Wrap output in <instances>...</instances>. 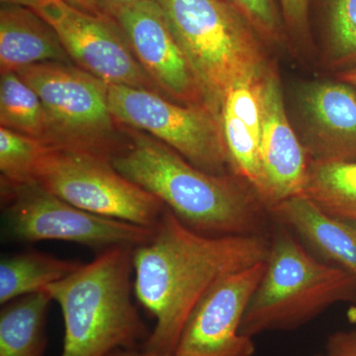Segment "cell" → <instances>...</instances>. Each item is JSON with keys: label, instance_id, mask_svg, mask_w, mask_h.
<instances>
[{"label": "cell", "instance_id": "cell-11", "mask_svg": "<svg viewBox=\"0 0 356 356\" xmlns=\"http://www.w3.org/2000/svg\"><path fill=\"white\" fill-rule=\"evenodd\" d=\"M105 9L161 95L181 104L211 109L198 77L156 0Z\"/></svg>", "mask_w": 356, "mask_h": 356}, {"label": "cell", "instance_id": "cell-26", "mask_svg": "<svg viewBox=\"0 0 356 356\" xmlns=\"http://www.w3.org/2000/svg\"><path fill=\"white\" fill-rule=\"evenodd\" d=\"M324 356H356V331H339L329 337Z\"/></svg>", "mask_w": 356, "mask_h": 356}, {"label": "cell", "instance_id": "cell-2", "mask_svg": "<svg viewBox=\"0 0 356 356\" xmlns=\"http://www.w3.org/2000/svg\"><path fill=\"white\" fill-rule=\"evenodd\" d=\"M123 128L127 140L112 165L187 227L207 236H269L270 212L243 178L204 172L152 136Z\"/></svg>", "mask_w": 356, "mask_h": 356}, {"label": "cell", "instance_id": "cell-25", "mask_svg": "<svg viewBox=\"0 0 356 356\" xmlns=\"http://www.w3.org/2000/svg\"><path fill=\"white\" fill-rule=\"evenodd\" d=\"M285 25L300 38H307L310 0H280Z\"/></svg>", "mask_w": 356, "mask_h": 356}, {"label": "cell", "instance_id": "cell-3", "mask_svg": "<svg viewBox=\"0 0 356 356\" xmlns=\"http://www.w3.org/2000/svg\"><path fill=\"white\" fill-rule=\"evenodd\" d=\"M133 252L109 248L46 288L64 318L60 356H107L147 341L151 332L132 300Z\"/></svg>", "mask_w": 356, "mask_h": 356}, {"label": "cell", "instance_id": "cell-24", "mask_svg": "<svg viewBox=\"0 0 356 356\" xmlns=\"http://www.w3.org/2000/svg\"><path fill=\"white\" fill-rule=\"evenodd\" d=\"M254 28L262 41L280 44L285 39V23L274 0H225Z\"/></svg>", "mask_w": 356, "mask_h": 356}, {"label": "cell", "instance_id": "cell-20", "mask_svg": "<svg viewBox=\"0 0 356 356\" xmlns=\"http://www.w3.org/2000/svg\"><path fill=\"white\" fill-rule=\"evenodd\" d=\"M303 195L321 210L356 222V161H313Z\"/></svg>", "mask_w": 356, "mask_h": 356}, {"label": "cell", "instance_id": "cell-18", "mask_svg": "<svg viewBox=\"0 0 356 356\" xmlns=\"http://www.w3.org/2000/svg\"><path fill=\"white\" fill-rule=\"evenodd\" d=\"M51 300L46 289L8 302L0 311V356H44L47 314Z\"/></svg>", "mask_w": 356, "mask_h": 356}, {"label": "cell", "instance_id": "cell-14", "mask_svg": "<svg viewBox=\"0 0 356 356\" xmlns=\"http://www.w3.org/2000/svg\"><path fill=\"white\" fill-rule=\"evenodd\" d=\"M304 144L313 161H356V90L332 81L307 83L299 92Z\"/></svg>", "mask_w": 356, "mask_h": 356}, {"label": "cell", "instance_id": "cell-21", "mask_svg": "<svg viewBox=\"0 0 356 356\" xmlns=\"http://www.w3.org/2000/svg\"><path fill=\"white\" fill-rule=\"evenodd\" d=\"M0 125L41 140L47 146L48 125L43 104L34 89L16 72H1Z\"/></svg>", "mask_w": 356, "mask_h": 356}, {"label": "cell", "instance_id": "cell-27", "mask_svg": "<svg viewBox=\"0 0 356 356\" xmlns=\"http://www.w3.org/2000/svg\"><path fill=\"white\" fill-rule=\"evenodd\" d=\"M63 1L70 4V6L76 7L79 10L93 14V15H108L102 0H63Z\"/></svg>", "mask_w": 356, "mask_h": 356}, {"label": "cell", "instance_id": "cell-17", "mask_svg": "<svg viewBox=\"0 0 356 356\" xmlns=\"http://www.w3.org/2000/svg\"><path fill=\"white\" fill-rule=\"evenodd\" d=\"M47 62L72 64L57 33L31 9L2 4L0 8V70L17 72Z\"/></svg>", "mask_w": 356, "mask_h": 356}, {"label": "cell", "instance_id": "cell-29", "mask_svg": "<svg viewBox=\"0 0 356 356\" xmlns=\"http://www.w3.org/2000/svg\"><path fill=\"white\" fill-rule=\"evenodd\" d=\"M107 356H177V355H159V353H151V351L142 350L138 351L136 350H119L110 353Z\"/></svg>", "mask_w": 356, "mask_h": 356}, {"label": "cell", "instance_id": "cell-16", "mask_svg": "<svg viewBox=\"0 0 356 356\" xmlns=\"http://www.w3.org/2000/svg\"><path fill=\"white\" fill-rule=\"evenodd\" d=\"M270 215L323 261L356 277V222L327 214L304 195L275 206Z\"/></svg>", "mask_w": 356, "mask_h": 356}, {"label": "cell", "instance_id": "cell-8", "mask_svg": "<svg viewBox=\"0 0 356 356\" xmlns=\"http://www.w3.org/2000/svg\"><path fill=\"white\" fill-rule=\"evenodd\" d=\"M33 182L86 212L149 229L166 208L122 175L111 161L93 154L49 147Z\"/></svg>", "mask_w": 356, "mask_h": 356}, {"label": "cell", "instance_id": "cell-22", "mask_svg": "<svg viewBox=\"0 0 356 356\" xmlns=\"http://www.w3.org/2000/svg\"><path fill=\"white\" fill-rule=\"evenodd\" d=\"M49 147L41 140L0 127V172L2 181L30 184Z\"/></svg>", "mask_w": 356, "mask_h": 356}, {"label": "cell", "instance_id": "cell-23", "mask_svg": "<svg viewBox=\"0 0 356 356\" xmlns=\"http://www.w3.org/2000/svg\"><path fill=\"white\" fill-rule=\"evenodd\" d=\"M330 56L337 65L356 64V0H327Z\"/></svg>", "mask_w": 356, "mask_h": 356}, {"label": "cell", "instance_id": "cell-1", "mask_svg": "<svg viewBox=\"0 0 356 356\" xmlns=\"http://www.w3.org/2000/svg\"><path fill=\"white\" fill-rule=\"evenodd\" d=\"M269 236L204 235L168 208L153 235L134 248V294L156 318L143 346L173 355L187 320L211 288L229 274L266 261Z\"/></svg>", "mask_w": 356, "mask_h": 356}, {"label": "cell", "instance_id": "cell-15", "mask_svg": "<svg viewBox=\"0 0 356 356\" xmlns=\"http://www.w3.org/2000/svg\"><path fill=\"white\" fill-rule=\"evenodd\" d=\"M261 79L231 89L220 110L229 170L247 181L259 197L262 188Z\"/></svg>", "mask_w": 356, "mask_h": 356}, {"label": "cell", "instance_id": "cell-12", "mask_svg": "<svg viewBox=\"0 0 356 356\" xmlns=\"http://www.w3.org/2000/svg\"><path fill=\"white\" fill-rule=\"evenodd\" d=\"M266 261L229 274L199 302L178 341L177 356H254V339L241 331Z\"/></svg>", "mask_w": 356, "mask_h": 356}, {"label": "cell", "instance_id": "cell-32", "mask_svg": "<svg viewBox=\"0 0 356 356\" xmlns=\"http://www.w3.org/2000/svg\"><path fill=\"white\" fill-rule=\"evenodd\" d=\"M314 356H324V355H314Z\"/></svg>", "mask_w": 356, "mask_h": 356}, {"label": "cell", "instance_id": "cell-31", "mask_svg": "<svg viewBox=\"0 0 356 356\" xmlns=\"http://www.w3.org/2000/svg\"><path fill=\"white\" fill-rule=\"evenodd\" d=\"M104 6H127V4L135 3L142 0H102Z\"/></svg>", "mask_w": 356, "mask_h": 356}, {"label": "cell", "instance_id": "cell-19", "mask_svg": "<svg viewBox=\"0 0 356 356\" xmlns=\"http://www.w3.org/2000/svg\"><path fill=\"white\" fill-rule=\"evenodd\" d=\"M81 264L38 250L8 255L0 262V304L42 291L64 280Z\"/></svg>", "mask_w": 356, "mask_h": 356}, {"label": "cell", "instance_id": "cell-28", "mask_svg": "<svg viewBox=\"0 0 356 356\" xmlns=\"http://www.w3.org/2000/svg\"><path fill=\"white\" fill-rule=\"evenodd\" d=\"M44 1V0H1V3L26 7V8L36 11Z\"/></svg>", "mask_w": 356, "mask_h": 356}, {"label": "cell", "instance_id": "cell-10", "mask_svg": "<svg viewBox=\"0 0 356 356\" xmlns=\"http://www.w3.org/2000/svg\"><path fill=\"white\" fill-rule=\"evenodd\" d=\"M35 13L55 30L76 67L109 86L146 89L161 95L109 15L84 13L63 0H44Z\"/></svg>", "mask_w": 356, "mask_h": 356}, {"label": "cell", "instance_id": "cell-7", "mask_svg": "<svg viewBox=\"0 0 356 356\" xmlns=\"http://www.w3.org/2000/svg\"><path fill=\"white\" fill-rule=\"evenodd\" d=\"M2 216L7 234L19 242L62 241L99 250L135 248L154 229L98 216L65 202L40 185L1 180Z\"/></svg>", "mask_w": 356, "mask_h": 356}, {"label": "cell", "instance_id": "cell-9", "mask_svg": "<svg viewBox=\"0 0 356 356\" xmlns=\"http://www.w3.org/2000/svg\"><path fill=\"white\" fill-rule=\"evenodd\" d=\"M110 110L122 127L152 136L204 172L228 175L220 115L146 89L109 86Z\"/></svg>", "mask_w": 356, "mask_h": 356}, {"label": "cell", "instance_id": "cell-4", "mask_svg": "<svg viewBox=\"0 0 356 356\" xmlns=\"http://www.w3.org/2000/svg\"><path fill=\"white\" fill-rule=\"evenodd\" d=\"M356 304V277L323 261L284 225L273 221L266 269L243 315L241 331L252 337L290 332L337 304Z\"/></svg>", "mask_w": 356, "mask_h": 356}, {"label": "cell", "instance_id": "cell-6", "mask_svg": "<svg viewBox=\"0 0 356 356\" xmlns=\"http://www.w3.org/2000/svg\"><path fill=\"white\" fill-rule=\"evenodd\" d=\"M16 72L43 104L47 147L109 161L121 151L127 134L110 110L109 84L67 63H42Z\"/></svg>", "mask_w": 356, "mask_h": 356}, {"label": "cell", "instance_id": "cell-30", "mask_svg": "<svg viewBox=\"0 0 356 356\" xmlns=\"http://www.w3.org/2000/svg\"><path fill=\"white\" fill-rule=\"evenodd\" d=\"M339 77H341V81L348 84L356 90V65L350 70H346V72H341Z\"/></svg>", "mask_w": 356, "mask_h": 356}, {"label": "cell", "instance_id": "cell-5", "mask_svg": "<svg viewBox=\"0 0 356 356\" xmlns=\"http://www.w3.org/2000/svg\"><path fill=\"white\" fill-rule=\"evenodd\" d=\"M156 1L217 114L231 89L266 74L262 40L225 0Z\"/></svg>", "mask_w": 356, "mask_h": 356}, {"label": "cell", "instance_id": "cell-13", "mask_svg": "<svg viewBox=\"0 0 356 356\" xmlns=\"http://www.w3.org/2000/svg\"><path fill=\"white\" fill-rule=\"evenodd\" d=\"M261 110V197L267 209L303 195L311 159L293 130L277 72L269 65L259 83Z\"/></svg>", "mask_w": 356, "mask_h": 356}]
</instances>
